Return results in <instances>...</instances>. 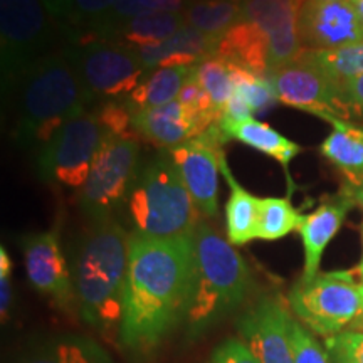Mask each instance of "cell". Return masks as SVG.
<instances>
[{
    "mask_svg": "<svg viewBox=\"0 0 363 363\" xmlns=\"http://www.w3.org/2000/svg\"><path fill=\"white\" fill-rule=\"evenodd\" d=\"M194 281V235L150 239L130 234L123 321L126 348L148 352L185 320Z\"/></svg>",
    "mask_w": 363,
    "mask_h": 363,
    "instance_id": "1",
    "label": "cell"
},
{
    "mask_svg": "<svg viewBox=\"0 0 363 363\" xmlns=\"http://www.w3.org/2000/svg\"><path fill=\"white\" fill-rule=\"evenodd\" d=\"M16 108L13 136L21 147L40 148L91 99L66 49L49 52L22 72L7 93Z\"/></svg>",
    "mask_w": 363,
    "mask_h": 363,
    "instance_id": "2",
    "label": "cell"
},
{
    "mask_svg": "<svg viewBox=\"0 0 363 363\" xmlns=\"http://www.w3.org/2000/svg\"><path fill=\"white\" fill-rule=\"evenodd\" d=\"M130 234L113 219L99 220L81 239L74 262V291L86 323L103 333L123 321Z\"/></svg>",
    "mask_w": 363,
    "mask_h": 363,
    "instance_id": "3",
    "label": "cell"
},
{
    "mask_svg": "<svg viewBox=\"0 0 363 363\" xmlns=\"http://www.w3.org/2000/svg\"><path fill=\"white\" fill-rule=\"evenodd\" d=\"M252 289L251 269L229 240L208 222L194 233V281L185 326L197 338L246 301Z\"/></svg>",
    "mask_w": 363,
    "mask_h": 363,
    "instance_id": "4",
    "label": "cell"
},
{
    "mask_svg": "<svg viewBox=\"0 0 363 363\" xmlns=\"http://www.w3.org/2000/svg\"><path fill=\"white\" fill-rule=\"evenodd\" d=\"M128 212L135 234L165 240L192 238L202 217L170 153H162L138 175Z\"/></svg>",
    "mask_w": 363,
    "mask_h": 363,
    "instance_id": "5",
    "label": "cell"
},
{
    "mask_svg": "<svg viewBox=\"0 0 363 363\" xmlns=\"http://www.w3.org/2000/svg\"><path fill=\"white\" fill-rule=\"evenodd\" d=\"M294 316L311 333L328 338L355 323L363 311L362 284L352 272H318L299 278L288 296Z\"/></svg>",
    "mask_w": 363,
    "mask_h": 363,
    "instance_id": "6",
    "label": "cell"
},
{
    "mask_svg": "<svg viewBox=\"0 0 363 363\" xmlns=\"http://www.w3.org/2000/svg\"><path fill=\"white\" fill-rule=\"evenodd\" d=\"M66 51L91 101L94 98L126 96L147 76L135 49L120 40L79 34Z\"/></svg>",
    "mask_w": 363,
    "mask_h": 363,
    "instance_id": "7",
    "label": "cell"
},
{
    "mask_svg": "<svg viewBox=\"0 0 363 363\" xmlns=\"http://www.w3.org/2000/svg\"><path fill=\"white\" fill-rule=\"evenodd\" d=\"M51 13L43 0H0L2 89L9 93L21 74L44 57L51 43Z\"/></svg>",
    "mask_w": 363,
    "mask_h": 363,
    "instance_id": "8",
    "label": "cell"
},
{
    "mask_svg": "<svg viewBox=\"0 0 363 363\" xmlns=\"http://www.w3.org/2000/svg\"><path fill=\"white\" fill-rule=\"evenodd\" d=\"M106 136L96 113L74 116L39 148V175L66 187L83 189Z\"/></svg>",
    "mask_w": 363,
    "mask_h": 363,
    "instance_id": "9",
    "label": "cell"
},
{
    "mask_svg": "<svg viewBox=\"0 0 363 363\" xmlns=\"http://www.w3.org/2000/svg\"><path fill=\"white\" fill-rule=\"evenodd\" d=\"M138 163L140 138L106 136L79 195L81 207L94 222L111 219L138 179Z\"/></svg>",
    "mask_w": 363,
    "mask_h": 363,
    "instance_id": "10",
    "label": "cell"
},
{
    "mask_svg": "<svg viewBox=\"0 0 363 363\" xmlns=\"http://www.w3.org/2000/svg\"><path fill=\"white\" fill-rule=\"evenodd\" d=\"M279 101L286 106L311 113L323 120H347L352 104L345 98L342 86L303 51L296 61L267 74Z\"/></svg>",
    "mask_w": 363,
    "mask_h": 363,
    "instance_id": "11",
    "label": "cell"
},
{
    "mask_svg": "<svg viewBox=\"0 0 363 363\" xmlns=\"http://www.w3.org/2000/svg\"><path fill=\"white\" fill-rule=\"evenodd\" d=\"M225 142L229 140L216 123L201 136L169 150L195 207L206 219H214L219 214L220 155Z\"/></svg>",
    "mask_w": 363,
    "mask_h": 363,
    "instance_id": "12",
    "label": "cell"
},
{
    "mask_svg": "<svg viewBox=\"0 0 363 363\" xmlns=\"http://www.w3.org/2000/svg\"><path fill=\"white\" fill-rule=\"evenodd\" d=\"M303 51L328 52L363 43V22L350 0H310L299 9Z\"/></svg>",
    "mask_w": 363,
    "mask_h": 363,
    "instance_id": "13",
    "label": "cell"
},
{
    "mask_svg": "<svg viewBox=\"0 0 363 363\" xmlns=\"http://www.w3.org/2000/svg\"><path fill=\"white\" fill-rule=\"evenodd\" d=\"M24 266L30 284L44 296L51 298L62 311L78 308L74 283L66 257L59 246L56 230L27 235L22 240Z\"/></svg>",
    "mask_w": 363,
    "mask_h": 363,
    "instance_id": "14",
    "label": "cell"
},
{
    "mask_svg": "<svg viewBox=\"0 0 363 363\" xmlns=\"http://www.w3.org/2000/svg\"><path fill=\"white\" fill-rule=\"evenodd\" d=\"M288 308L278 296H262L239 320L244 343L259 363H294Z\"/></svg>",
    "mask_w": 363,
    "mask_h": 363,
    "instance_id": "15",
    "label": "cell"
},
{
    "mask_svg": "<svg viewBox=\"0 0 363 363\" xmlns=\"http://www.w3.org/2000/svg\"><path fill=\"white\" fill-rule=\"evenodd\" d=\"M299 0H244L240 19L252 22L269 40V72L303 54L299 39ZM267 72V74H269Z\"/></svg>",
    "mask_w": 363,
    "mask_h": 363,
    "instance_id": "16",
    "label": "cell"
},
{
    "mask_svg": "<svg viewBox=\"0 0 363 363\" xmlns=\"http://www.w3.org/2000/svg\"><path fill=\"white\" fill-rule=\"evenodd\" d=\"M355 203L342 190L337 195L326 197L311 214L303 217L298 233L305 247V271L301 278H313L320 272L325 249L338 234L348 212Z\"/></svg>",
    "mask_w": 363,
    "mask_h": 363,
    "instance_id": "17",
    "label": "cell"
},
{
    "mask_svg": "<svg viewBox=\"0 0 363 363\" xmlns=\"http://www.w3.org/2000/svg\"><path fill=\"white\" fill-rule=\"evenodd\" d=\"M131 130L155 147L172 150L195 138L194 115L179 101L131 115Z\"/></svg>",
    "mask_w": 363,
    "mask_h": 363,
    "instance_id": "18",
    "label": "cell"
},
{
    "mask_svg": "<svg viewBox=\"0 0 363 363\" xmlns=\"http://www.w3.org/2000/svg\"><path fill=\"white\" fill-rule=\"evenodd\" d=\"M219 38H212L185 26L170 39L160 44L135 49L147 72L165 66H197L203 59L214 56Z\"/></svg>",
    "mask_w": 363,
    "mask_h": 363,
    "instance_id": "19",
    "label": "cell"
},
{
    "mask_svg": "<svg viewBox=\"0 0 363 363\" xmlns=\"http://www.w3.org/2000/svg\"><path fill=\"white\" fill-rule=\"evenodd\" d=\"M216 56L257 76L269 72V40L252 22L239 19L219 38Z\"/></svg>",
    "mask_w": 363,
    "mask_h": 363,
    "instance_id": "20",
    "label": "cell"
},
{
    "mask_svg": "<svg viewBox=\"0 0 363 363\" xmlns=\"http://www.w3.org/2000/svg\"><path fill=\"white\" fill-rule=\"evenodd\" d=\"M220 172L229 184L230 194L225 202V234L233 246H244L257 239L259 229L261 199L252 195L235 180L227 165L225 155H220Z\"/></svg>",
    "mask_w": 363,
    "mask_h": 363,
    "instance_id": "21",
    "label": "cell"
},
{
    "mask_svg": "<svg viewBox=\"0 0 363 363\" xmlns=\"http://www.w3.org/2000/svg\"><path fill=\"white\" fill-rule=\"evenodd\" d=\"M219 126L224 131L227 140H238V142L278 160L283 165L288 180L291 182L289 163L301 153V147L296 142L288 140L286 136L278 133L272 126L257 121L256 118H249V120L238 121V123L219 120Z\"/></svg>",
    "mask_w": 363,
    "mask_h": 363,
    "instance_id": "22",
    "label": "cell"
},
{
    "mask_svg": "<svg viewBox=\"0 0 363 363\" xmlns=\"http://www.w3.org/2000/svg\"><path fill=\"white\" fill-rule=\"evenodd\" d=\"M333 131L321 143L320 152L331 165L342 172L347 184H363V128L348 120L331 118Z\"/></svg>",
    "mask_w": 363,
    "mask_h": 363,
    "instance_id": "23",
    "label": "cell"
},
{
    "mask_svg": "<svg viewBox=\"0 0 363 363\" xmlns=\"http://www.w3.org/2000/svg\"><path fill=\"white\" fill-rule=\"evenodd\" d=\"M194 67L165 66L147 72L142 83L123 98V103L131 113H135L177 101L182 88L192 78Z\"/></svg>",
    "mask_w": 363,
    "mask_h": 363,
    "instance_id": "24",
    "label": "cell"
},
{
    "mask_svg": "<svg viewBox=\"0 0 363 363\" xmlns=\"http://www.w3.org/2000/svg\"><path fill=\"white\" fill-rule=\"evenodd\" d=\"M185 26L184 12H148L121 24L111 40H120L133 49L147 48L170 39Z\"/></svg>",
    "mask_w": 363,
    "mask_h": 363,
    "instance_id": "25",
    "label": "cell"
},
{
    "mask_svg": "<svg viewBox=\"0 0 363 363\" xmlns=\"http://www.w3.org/2000/svg\"><path fill=\"white\" fill-rule=\"evenodd\" d=\"M242 4L235 0H190L184 9L185 24L201 33L220 38L240 19Z\"/></svg>",
    "mask_w": 363,
    "mask_h": 363,
    "instance_id": "26",
    "label": "cell"
},
{
    "mask_svg": "<svg viewBox=\"0 0 363 363\" xmlns=\"http://www.w3.org/2000/svg\"><path fill=\"white\" fill-rule=\"evenodd\" d=\"M303 214L293 207L288 197H266L261 199L259 229L257 239L261 240H279L299 229Z\"/></svg>",
    "mask_w": 363,
    "mask_h": 363,
    "instance_id": "27",
    "label": "cell"
},
{
    "mask_svg": "<svg viewBox=\"0 0 363 363\" xmlns=\"http://www.w3.org/2000/svg\"><path fill=\"white\" fill-rule=\"evenodd\" d=\"M194 76L211 96L214 106L222 111L234 93L233 71H230L229 62L214 54L194 67Z\"/></svg>",
    "mask_w": 363,
    "mask_h": 363,
    "instance_id": "28",
    "label": "cell"
},
{
    "mask_svg": "<svg viewBox=\"0 0 363 363\" xmlns=\"http://www.w3.org/2000/svg\"><path fill=\"white\" fill-rule=\"evenodd\" d=\"M305 52L340 86L355 76L363 74V43L348 45L338 51Z\"/></svg>",
    "mask_w": 363,
    "mask_h": 363,
    "instance_id": "29",
    "label": "cell"
},
{
    "mask_svg": "<svg viewBox=\"0 0 363 363\" xmlns=\"http://www.w3.org/2000/svg\"><path fill=\"white\" fill-rule=\"evenodd\" d=\"M230 71H233L234 91L246 99V103L252 108L254 115L266 113L278 104L279 98L267 76H257L233 65H230Z\"/></svg>",
    "mask_w": 363,
    "mask_h": 363,
    "instance_id": "30",
    "label": "cell"
},
{
    "mask_svg": "<svg viewBox=\"0 0 363 363\" xmlns=\"http://www.w3.org/2000/svg\"><path fill=\"white\" fill-rule=\"evenodd\" d=\"M22 363H108V358L88 340H62Z\"/></svg>",
    "mask_w": 363,
    "mask_h": 363,
    "instance_id": "31",
    "label": "cell"
},
{
    "mask_svg": "<svg viewBox=\"0 0 363 363\" xmlns=\"http://www.w3.org/2000/svg\"><path fill=\"white\" fill-rule=\"evenodd\" d=\"M115 0H72L69 22L84 27V34L98 38L110 21Z\"/></svg>",
    "mask_w": 363,
    "mask_h": 363,
    "instance_id": "32",
    "label": "cell"
},
{
    "mask_svg": "<svg viewBox=\"0 0 363 363\" xmlns=\"http://www.w3.org/2000/svg\"><path fill=\"white\" fill-rule=\"evenodd\" d=\"M289 338L294 355V363H333L325 345L315 338L298 318L291 316L289 321Z\"/></svg>",
    "mask_w": 363,
    "mask_h": 363,
    "instance_id": "33",
    "label": "cell"
},
{
    "mask_svg": "<svg viewBox=\"0 0 363 363\" xmlns=\"http://www.w3.org/2000/svg\"><path fill=\"white\" fill-rule=\"evenodd\" d=\"M333 363H363V331L343 330L325 340Z\"/></svg>",
    "mask_w": 363,
    "mask_h": 363,
    "instance_id": "34",
    "label": "cell"
},
{
    "mask_svg": "<svg viewBox=\"0 0 363 363\" xmlns=\"http://www.w3.org/2000/svg\"><path fill=\"white\" fill-rule=\"evenodd\" d=\"M131 113L128 106L121 101H108L99 108L96 116L108 136H136L131 130ZM138 138V136H136Z\"/></svg>",
    "mask_w": 363,
    "mask_h": 363,
    "instance_id": "35",
    "label": "cell"
},
{
    "mask_svg": "<svg viewBox=\"0 0 363 363\" xmlns=\"http://www.w3.org/2000/svg\"><path fill=\"white\" fill-rule=\"evenodd\" d=\"M177 101L184 104L189 111H192L195 116H220V111L217 110L212 103V99L202 88L201 83L195 79L192 74L184 88H182Z\"/></svg>",
    "mask_w": 363,
    "mask_h": 363,
    "instance_id": "36",
    "label": "cell"
},
{
    "mask_svg": "<svg viewBox=\"0 0 363 363\" xmlns=\"http://www.w3.org/2000/svg\"><path fill=\"white\" fill-rule=\"evenodd\" d=\"M208 363H259L251 348L240 340H227L217 347Z\"/></svg>",
    "mask_w": 363,
    "mask_h": 363,
    "instance_id": "37",
    "label": "cell"
},
{
    "mask_svg": "<svg viewBox=\"0 0 363 363\" xmlns=\"http://www.w3.org/2000/svg\"><path fill=\"white\" fill-rule=\"evenodd\" d=\"M11 274H12V261L9 256L6 247H0V311H2V321H6L9 318V311L12 306V283H11Z\"/></svg>",
    "mask_w": 363,
    "mask_h": 363,
    "instance_id": "38",
    "label": "cell"
},
{
    "mask_svg": "<svg viewBox=\"0 0 363 363\" xmlns=\"http://www.w3.org/2000/svg\"><path fill=\"white\" fill-rule=\"evenodd\" d=\"M342 89L347 101L350 103L353 108H358V110L363 111V74L348 79L347 83H343Z\"/></svg>",
    "mask_w": 363,
    "mask_h": 363,
    "instance_id": "39",
    "label": "cell"
},
{
    "mask_svg": "<svg viewBox=\"0 0 363 363\" xmlns=\"http://www.w3.org/2000/svg\"><path fill=\"white\" fill-rule=\"evenodd\" d=\"M44 7L57 21H69L72 0H43Z\"/></svg>",
    "mask_w": 363,
    "mask_h": 363,
    "instance_id": "40",
    "label": "cell"
},
{
    "mask_svg": "<svg viewBox=\"0 0 363 363\" xmlns=\"http://www.w3.org/2000/svg\"><path fill=\"white\" fill-rule=\"evenodd\" d=\"M342 192L352 199L355 206H360L363 208V184L362 185H352L345 184L342 187Z\"/></svg>",
    "mask_w": 363,
    "mask_h": 363,
    "instance_id": "41",
    "label": "cell"
},
{
    "mask_svg": "<svg viewBox=\"0 0 363 363\" xmlns=\"http://www.w3.org/2000/svg\"><path fill=\"white\" fill-rule=\"evenodd\" d=\"M350 2H352V6L355 7L357 13L360 16V19L363 22V0H350Z\"/></svg>",
    "mask_w": 363,
    "mask_h": 363,
    "instance_id": "42",
    "label": "cell"
},
{
    "mask_svg": "<svg viewBox=\"0 0 363 363\" xmlns=\"http://www.w3.org/2000/svg\"><path fill=\"white\" fill-rule=\"evenodd\" d=\"M362 240H363V222H362ZM358 271H360V278H362V283H363V254H362L360 266H358Z\"/></svg>",
    "mask_w": 363,
    "mask_h": 363,
    "instance_id": "43",
    "label": "cell"
},
{
    "mask_svg": "<svg viewBox=\"0 0 363 363\" xmlns=\"http://www.w3.org/2000/svg\"><path fill=\"white\" fill-rule=\"evenodd\" d=\"M362 294H363V284H362ZM355 325H358V326H363V311H362L360 318H358V320L355 321Z\"/></svg>",
    "mask_w": 363,
    "mask_h": 363,
    "instance_id": "44",
    "label": "cell"
},
{
    "mask_svg": "<svg viewBox=\"0 0 363 363\" xmlns=\"http://www.w3.org/2000/svg\"><path fill=\"white\" fill-rule=\"evenodd\" d=\"M299 2H301V6H303V4H305V2H310V0H299Z\"/></svg>",
    "mask_w": 363,
    "mask_h": 363,
    "instance_id": "45",
    "label": "cell"
},
{
    "mask_svg": "<svg viewBox=\"0 0 363 363\" xmlns=\"http://www.w3.org/2000/svg\"><path fill=\"white\" fill-rule=\"evenodd\" d=\"M235 2H244V0H235Z\"/></svg>",
    "mask_w": 363,
    "mask_h": 363,
    "instance_id": "46",
    "label": "cell"
},
{
    "mask_svg": "<svg viewBox=\"0 0 363 363\" xmlns=\"http://www.w3.org/2000/svg\"><path fill=\"white\" fill-rule=\"evenodd\" d=\"M362 284H363V283H362Z\"/></svg>",
    "mask_w": 363,
    "mask_h": 363,
    "instance_id": "47",
    "label": "cell"
}]
</instances>
